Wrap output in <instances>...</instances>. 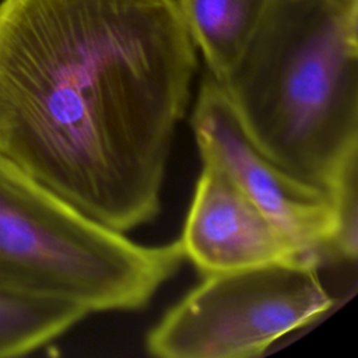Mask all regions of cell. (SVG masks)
Segmentation results:
<instances>
[{"label":"cell","instance_id":"obj_6","mask_svg":"<svg viewBox=\"0 0 358 358\" xmlns=\"http://www.w3.org/2000/svg\"><path fill=\"white\" fill-rule=\"evenodd\" d=\"M179 241L203 277L295 259L319 262L210 161H203Z\"/></svg>","mask_w":358,"mask_h":358},{"label":"cell","instance_id":"obj_9","mask_svg":"<svg viewBox=\"0 0 358 358\" xmlns=\"http://www.w3.org/2000/svg\"><path fill=\"white\" fill-rule=\"evenodd\" d=\"M357 161L358 158L348 162L329 187L337 218L333 259H341L348 262H355L358 252Z\"/></svg>","mask_w":358,"mask_h":358},{"label":"cell","instance_id":"obj_1","mask_svg":"<svg viewBox=\"0 0 358 358\" xmlns=\"http://www.w3.org/2000/svg\"><path fill=\"white\" fill-rule=\"evenodd\" d=\"M196 50L176 0H3L0 154L106 227L151 222Z\"/></svg>","mask_w":358,"mask_h":358},{"label":"cell","instance_id":"obj_2","mask_svg":"<svg viewBox=\"0 0 358 358\" xmlns=\"http://www.w3.org/2000/svg\"><path fill=\"white\" fill-rule=\"evenodd\" d=\"M220 84L270 159L329 190L358 158V0H271Z\"/></svg>","mask_w":358,"mask_h":358},{"label":"cell","instance_id":"obj_5","mask_svg":"<svg viewBox=\"0 0 358 358\" xmlns=\"http://www.w3.org/2000/svg\"><path fill=\"white\" fill-rule=\"evenodd\" d=\"M190 123L203 161L222 168L257 207L320 263L333 259L337 218L330 192L296 179L270 159L243 129L222 85L207 71Z\"/></svg>","mask_w":358,"mask_h":358},{"label":"cell","instance_id":"obj_4","mask_svg":"<svg viewBox=\"0 0 358 358\" xmlns=\"http://www.w3.org/2000/svg\"><path fill=\"white\" fill-rule=\"evenodd\" d=\"M319 264L295 259L206 275L147 333V352L161 358L260 355L334 305Z\"/></svg>","mask_w":358,"mask_h":358},{"label":"cell","instance_id":"obj_8","mask_svg":"<svg viewBox=\"0 0 358 358\" xmlns=\"http://www.w3.org/2000/svg\"><path fill=\"white\" fill-rule=\"evenodd\" d=\"M77 303L0 292V358L31 354L83 320Z\"/></svg>","mask_w":358,"mask_h":358},{"label":"cell","instance_id":"obj_7","mask_svg":"<svg viewBox=\"0 0 358 358\" xmlns=\"http://www.w3.org/2000/svg\"><path fill=\"white\" fill-rule=\"evenodd\" d=\"M207 73L224 83L253 36L271 0H176Z\"/></svg>","mask_w":358,"mask_h":358},{"label":"cell","instance_id":"obj_3","mask_svg":"<svg viewBox=\"0 0 358 358\" xmlns=\"http://www.w3.org/2000/svg\"><path fill=\"white\" fill-rule=\"evenodd\" d=\"M183 260L179 239L134 242L0 154V292L73 302L88 313L137 310Z\"/></svg>","mask_w":358,"mask_h":358}]
</instances>
